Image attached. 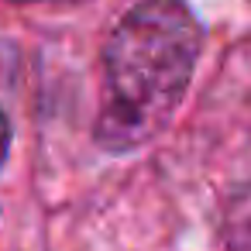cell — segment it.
Listing matches in <instances>:
<instances>
[{
    "instance_id": "cell-2",
    "label": "cell",
    "mask_w": 251,
    "mask_h": 251,
    "mask_svg": "<svg viewBox=\"0 0 251 251\" xmlns=\"http://www.w3.org/2000/svg\"><path fill=\"white\" fill-rule=\"evenodd\" d=\"M7 151H11V121H7L4 110H0V165H4Z\"/></svg>"
},
{
    "instance_id": "cell-1",
    "label": "cell",
    "mask_w": 251,
    "mask_h": 251,
    "mask_svg": "<svg viewBox=\"0 0 251 251\" xmlns=\"http://www.w3.org/2000/svg\"><path fill=\"white\" fill-rule=\"evenodd\" d=\"M203 52V25L186 0H138L103 42V93L93 141L127 155L179 114Z\"/></svg>"
},
{
    "instance_id": "cell-3",
    "label": "cell",
    "mask_w": 251,
    "mask_h": 251,
    "mask_svg": "<svg viewBox=\"0 0 251 251\" xmlns=\"http://www.w3.org/2000/svg\"><path fill=\"white\" fill-rule=\"evenodd\" d=\"M14 4H79V0H14Z\"/></svg>"
}]
</instances>
